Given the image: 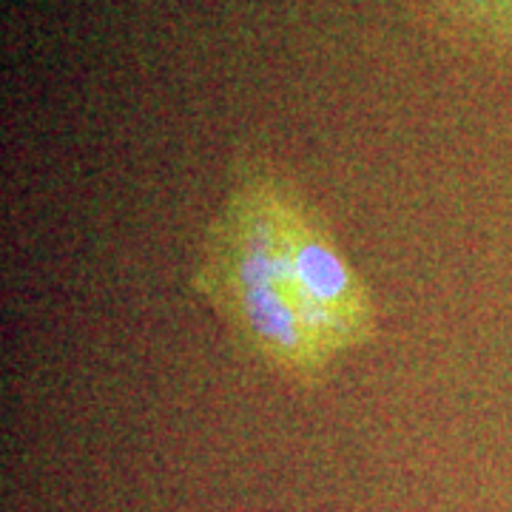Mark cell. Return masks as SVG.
<instances>
[{
  "instance_id": "1",
  "label": "cell",
  "mask_w": 512,
  "mask_h": 512,
  "mask_svg": "<svg viewBox=\"0 0 512 512\" xmlns=\"http://www.w3.org/2000/svg\"><path fill=\"white\" fill-rule=\"evenodd\" d=\"M282 183L285 177L265 163L242 160L231 168L202 234L191 291L259 365L299 390H313L325 384L336 356L299 308L282 228Z\"/></svg>"
},
{
  "instance_id": "3",
  "label": "cell",
  "mask_w": 512,
  "mask_h": 512,
  "mask_svg": "<svg viewBox=\"0 0 512 512\" xmlns=\"http://www.w3.org/2000/svg\"><path fill=\"white\" fill-rule=\"evenodd\" d=\"M464 37L512 49V0H421Z\"/></svg>"
},
{
  "instance_id": "2",
  "label": "cell",
  "mask_w": 512,
  "mask_h": 512,
  "mask_svg": "<svg viewBox=\"0 0 512 512\" xmlns=\"http://www.w3.org/2000/svg\"><path fill=\"white\" fill-rule=\"evenodd\" d=\"M282 228L299 308L316 339L339 359L379 336V311L330 225L291 180L282 183Z\"/></svg>"
}]
</instances>
